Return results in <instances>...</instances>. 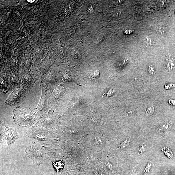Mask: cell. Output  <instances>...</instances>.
Instances as JSON below:
<instances>
[{"instance_id": "cell-1", "label": "cell", "mask_w": 175, "mask_h": 175, "mask_svg": "<svg viewBox=\"0 0 175 175\" xmlns=\"http://www.w3.org/2000/svg\"><path fill=\"white\" fill-rule=\"evenodd\" d=\"M53 165H54L55 170L56 171L58 172L61 170L63 168L64 165V163L63 161H57V162H55V163H53Z\"/></svg>"}, {"instance_id": "cell-2", "label": "cell", "mask_w": 175, "mask_h": 175, "mask_svg": "<svg viewBox=\"0 0 175 175\" xmlns=\"http://www.w3.org/2000/svg\"><path fill=\"white\" fill-rule=\"evenodd\" d=\"M100 76V72L99 71L96 70H94L91 72L90 77L93 79H97Z\"/></svg>"}, {"instance_id": "cell-3", "label": "cell", "mask_w": 175, "mask_h": 175, "mask_svg": "<svg viewBox=\"0 0 175 175\" xmlns=\"http://www.w3.org/2000/svg\"><path fill=\"white\" fill-rule=\"evenodd\" d=\"M130 144V140L129 139H127L123 141L119 145V148L121 149H123L125 148L128 146Z\"/></svg>"}, {"instance_id": "cell-4", "label": "cell", "mask_w": 175, "mask_h": 175, "mask_svg": "<svg viewBox=\"0 0 175 175\" xmlns=\"http://www.w3.org/2000/svg\"><path fill=\"white\" fill-rule=\"evenodd\" d=\"M95 143L98 145H103L104 143V140L103 138L100 137H97L95 139Z\"/></svg>"}, {"instance_id": "cell-5", "label": "cell", "mask_w": 175, "mask_h": 175, "mask_svg": "<svg viewBox=\"0 0 175 175\" xmlns=\"http://www.w3.org/2000/svg\"><path fill=\"white\" fill-rule=\"evenodd\" d=\"M154 111V109L153 107H147L146 109V112L149 115H151L153 114Z\"/></svg>"}, {"instance_id": "cell-6", "label": "cell", "mask_w": 175, "mask_h": 175, "mask_svg": "<svg viewBox=\"0 0 175 175\" xmlns=\"http://www.w3.org/2000/svg\"><path fill=\"white\" fill-rule=\"evenodd\" d=\"M145 145H141L139 147L138 149V153L139 155H141L145 152Z\"/></svg>"}, {"instance_id": "cell-7", "label": "cell", "mask_w": 175, "mask_h": 175, "mask_svg": "<svg viewBox=\"0 0 175 175\" xmlns=\"http://www.w3.org/2000/svg\"><path fill=\"white\" fill-rule=\"evenodd\" d=\"M151 166V163H150V162L148 164L147 166L146 167L145 169L144 172L146 174H147L149 172Z\"/></svg>"}, {"instance_id": "cell-8", "label": "cell", "mask_w": 175, "mask_h": 175, "mask_svg": "<svg viewBox=\"0 0 175 175\" xmlns=\"http://www.w3.org/2000/svg\"><path fill=\"white\" fill-rule=\"evenodd\" d=\"M175 87V84H174L168 83L165 85V88L167 89L172 88Z\"/></svg>"}, {"instance_id": "cell-9", "label": "cell", "mask_w": 175, "mask_h": 175, "mask_svg": "<svg viewBox=\"0 0 175 175\" xmlns=\"http://www.w3.org/2000/svg\"><path fill=\"white\" fill-rule=\"evenodd\" d=\"M145 42H146L147 44H151L152 43V40L150 37H147L145 39Z\"/></svg>"}, {"instance_id": "cell-10", "label": "cell", "mask_w": 175, "mask_h": 175, "mask_svg": "<svg viewBox=\"0 0 175 175\" xmlns=\"http://www.w3.org/2000/svg\"><path fill=\"white\" fill-rule=\"evenodd\" d=\"M169 103H170L171 104L175 105V100H169Z\"/></svg>"}]
</instances>
